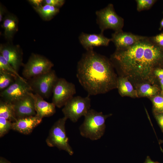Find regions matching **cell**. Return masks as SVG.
I'll use <instances>...</instances> for the list:
<instances>
[{
    "label": "cell",
    "mask_w": 163,
    "mask_h": 163,
    "mask_svg": "<svg viewBox=\"0 0 163 163\" xmlns=\"http://www.w3.org/2000/svg\"><path fill=\"white\" fill-rule=\"evenodd\" d=\"M76 77L89 95L105 93L117 88V78L112 62L93 50L82 55L77 64Z\"/></svg>",
    "instance_id": "6da1fadb"
},
{
    "label": "cell",
    "mask_w": 163,
    "mask_h": 163,
    "mask_svg": "<svg viewBox=\"0 0 163 163\" xmlns=\"http://www.w3.org/2000/svg\"><path fill=\"white\" fill-rule=\"evenodd\" d=\"M162 57V50L147 37L128 49L116 50L111 58L127 75L146 79L150 78L155 66Z\"/></svg>",
    "instance_id": "7a4b0ae2"
},
{
    "label": "cell",
    "mask_w": 163,
    "mask_h": 163,
    "mask_svg": "<svg viewBox=\"0 0 163 163\" xmlns=\"http://www.w3.org/2000/svg\"><path fill=\"white\" fill-rule=\"evenodd\" d=\"M111 115H104L102 112L91 109L84 116V121L79 127L81 135L93 141L100 139L105 133L106 120Z\"/></svg>",
    "instance_id": "3957f363"
},
{
    "label": "cell",
    "mask_w": 163,
    "mask_h": 163,
    "mask_svg": "<svg viewBox=\"0 0 163 163\" xmlns=\"http://www.w3.org/2000/svg\"><path fill=\"white\" fill-rule=\"evenodd\" d=\"M67 119L64 117L54 123L50 129L46 142L49 146L56 147L59 150L65 151L72 155L74 152L69 143L65 129Z\"/></svg>",
    "instance_id": "277c9868"
},
{
    "label": "cell",
    "mask_w": 163,
    "mask_h": 163,
    "mask_svg": "<svg viewBox=\"0 0 163 163\" xmlns=\"http://www.w3.org/2000/svg\"><path fill=\"white\" fill-rule=\"evenodd\" d=\"M58 78L55 71L51 69L29 80L27 82L33 91L42 97L48 98L53 93Z\"/></svg>",
    "instance_id": "5b68a950"
},
{
    "label": "cell",
    "mask_w": 163,
    "mask_h": 163,
    "mask_svg": "<svg viewBox=\"0 0 163 163\" xmlns=\"http://www.w3.org/2000/svg\"><path fill=\"white\" fill-rule=\"evenodd\" d=\"M91 106L90 95L85 97L74 96L64 105L62 111L64 117L75 123L85 116L91 109Z\"/></svg>",
    "instance_id": "8992f818"
},
{
    "label": "cell",
    "mask_w": 163,
    "mask_h": 163,
    "mask_svg": "<svg viewBox=\"0 0 163 163\" xmlns=\"http://www.w3.org/2000/svg\"><path fill=\"white\" fill-rule=\"evenodd\" d=\"M53 66V62L46 57L32 53L23 65L22 74L24 78L29 80L50 71Z\"/></svg>",
    "instance_id": "52a82bcc"
},
{
    "label": "cell",
    "mask_w": 163,
    "mask_h": 163,
    "mask_svg": "<svg viewBox=\"0 0 163 163\" xmlns=\"http://www.w3.org/2000/svg\"><path fill=\"white\" fill-rule=\"evenodd\" d=\"M96 14L101 32L109 29L115 32L122 30L124 20L116 13L113 4H109L105 8L96 11Z\"/></svg>",
    "instance_id": "ba28073f"
},
{
    "label": "cell",
    "mask_w": 163,
    "mask_h": 163,
    "mask_svg": "<svg viewBox=\"0 0 163 163\" xmlns=\"http://www.w3.org/2000/svg\"><path fill=\"white\" fill-rule=\"evenodd\" d=\"M76 93L75 85L63 78H58L53 91L52 103L60 108L66 104Z\"/></svg>",
    "instance_id": "9c48e42d"
},
{
    "label": "cell",
    "mask_w": 163,
    "mask_h": 163,
    "mask_svg": "<svg viewBox=\"0 0 163 163\" xmlns=\"http://www.w3.org/2000/svg\"><path fill=\"white\" fill-rule=\"evenodd\" d=\"M32 91L25 79L18 77L13 84L1 91L0 96L1 99L13 104Z\"/></svg>",
    "instance_id": "30bf717a"
},
{
    "label": "cell",
    "mask_w": 163,
    "mask_h": 163,
    "mask_svg": "<svg viewBox=\"0 0 163 163\" xmlns=\"http://www.w3.org/2000/svg\"><path fill=\"white\" fill-rule=\"evenodd\" d=\"M0 53L17 72L24 65L22 62L23 51L19 45H14L8 42L1 44Z\"/></svg>",
    "instance_id": "8fae6325"
},
{
    "label": "cell",
    "mask_w": 163,
    "mask_h": 163,
    "mask_svg": "<svg viewBox=\"0 0 163 163\" xmlns=\"http://www.w3.org/2000/svg\"><path fill=\"white\" fill-rule=\"evenodd\" d=\"M147 37L134 34L123 30L115 32L112 35L111 41L114 43L116 50H123L128 49L139 41Z\"/></svg>",
    "instance_id": "7c38bea8"
},
{
    "label": "cell",
    "mask_w": 163,
    "mask_h": 163,
    "mask_svg": "<svg viewBox=\"0 0 163 163\" xmlns=\"http://www.w3.org/2000/svg\"><path fill=\"white\" fill-rule=\"evenodd\" d=\"M30 93L12 104L17 120L36 115L34 100Z\"/></svg>",
    "instance_id": "4fadbf2b"
},
{
    "label": "cell",
    "mask_w": 163,
    "mask_h": 163,
    "mask_svg": "<svg viewBox=\"0 0 163 163\" xmlns=\"http://www.w3.org/2000/svg\"><path fill=\"white\" fill-rule=\"evenodd\" d=\"M79 39L87 51L92 50L96 46H107L111 41V39L105 37L102 32L98 34L82 33L79 36Z\"/></svg>",
    "instance_id": "5bb4252c"
},
{
    "label": "cell",
    "mask_w": 163,
    "mask_h": 163,
    "mask_svg": "<svg viewBox=\"0 0 163 163\" xmlns=\"http://www.w3.org/2000/svg\"><path fill=\"white\" fill-rule=\"evenodd\" d=\"M42 119L36 115L17 119L12 122V129L23 134H28L41 123Z\"/></svg>",
    "instance_id": "9a60e30c"
},
{
    "label": "cell",
    "mask_w": 163,
    "mask_h": 163,
    "mask_svg": "<svg viewBox=\"0 0 163 163\" xmlns=\"http://www.w3.org/2000/svg\"><path fill=\"white\" fill-rule=\"evenodd\" d=\"M30 94L34 100L37 116L43 118L51 116L55 113L56 106L53 103L46 101L37 94L31 92Z\"/></svg>",
    "instance_id": "2e32d148"
},
{
    "label": "cell",
    "mask_w": 163,
    "mask_h": 163,
    "mask_svg": "<svg viewBox=\"0 0 163 163\" xmlns=\"http://www.w3.org/2000/svg\"><path fill=\"white\" fill-rule=\"evenodd\" d=\"M2 22V27L4 29V37L8 42L11 43L14 35L18 31V19L14 14L7 13Z\"/></svg>",
    "instance_id": "e0dca14e"
},
{
    "label": "cell",
    "mask_w": 163,
    "mask_h": 163,
    "mask_svg": "<svg viewBox=\"0 0 163 163\" xmlns=\"http://www.w3.org/2000/svg\"><path fill=\"white\" fill-rule=\"evenodd\" d=\"M117 88L120 94L122 96L133 97L138 96L137 91L134 89L131 83L125 77H120L117 78Z\"/></svg>",
    "instance_id": "ac0fdd59"
},
{
    "label": "cell",
    "mask_w": 163,
    "mask_h": 163,
    "mask_svg": "<svg viewBox=\"0 0 163 163\" xmlns=\"http://www.w3.org/2000/svg\"><path fill=\"white\" fill-rule=\"evenodd\" d=\"M41 18L45 21L51 20L59 11V8L49 5H44L37 7H33Z\"/></svg>",
    "instance_id": "d6986e66"
},
{
    "label": "cell",
    "mask_w": 163,
    "mask_h": 163,
    "mask_svg": "<svg viewBox=\"0 0 163 163\" xmlns=\"http://www.w3.org/2000/svg\"><path fill=\"white\" fill-rule=\"evenodd\" d=\"M0 117L4 118L12 122L17 120L12 104L0 99Z\"/></svg>",
    "instance_id": "ffe728a7"
},
{
    "label": "cell",
    "mask_w": 163,
    "mask_h": 163,
    "mask_svg": "<svg viewBox=\"0 0 163 163\" xmlns=\"http://www.w3.org/2000/svg\"><path fill=\"white\" fill-rule=\"evenodd\" d=\"M18 77L14 74L0 70V90L2 91L13 84Z\"/></svg>",
    "instance_id": "44dd1931"
},
{
    "label": "cell",
    "mask_w": 163,
    "mask_h": 163,
    "mask_svg": "<svg viewBox=\"0 0 163 163\" xmlns=\"http://www.w3.org/2000/svg\"><path fill=\"white\" fill-rule=\"evenodd\" d=\"M138 96L151 97L155 95L158 91L157 88L148 83L141 85L137 91Z\"/></svg>",
    "instance_id": "7402d4cb"
},
{
    "label": "cell",
    "mask_w": 163,
    "mask_h": 163,
    "mask_svg": "<svg viewBox=\"0 0 163 163\" xmlns=\"http://www.w3.org/2000/svg\"><path fill=\"white\" fill-rule=\"evenodd\" d=\"M0 70L9 72L16 75L18 78L24 79L17 72L8 62L0 54Z\"/></svg>",
    "instance_id": "603a6c76"
},
{
    "label": "cell",
    "mask_w": 163,
    "mask_h": 163,
    "mask_svg": "<svg viewBox=\"0 0 163 163\" xmlns=\"http://www.w3.org/2000/svg\"><path fill=\"white\" fill-rule=\"evenodd\" d=\"M12 123L11 121L2 117H0V137H2L12 129Z\"/></svg>",
    "instance_id": "cb8c5ba5"
},
{
    "label": "cell",
    "mask_w": 163,
    "mask_h": 163,
    "mask_svg": "<svg viewBox=\"0 0 163 163\" xmlns=\"http://www.w3.org/2000/svg\"><path fill=\"white\" fill-rule=\"evenodd\" d=\"M152 101L155 113H163V97L157 96L154 97Z\"/></svg>",
    "instance_id": "d4e9b609"
},
{
    "label": "cell",
    "mask_w": 163,
    "mask_h": 163,
    "mask_svg": "<svg viewBox=\"0 0 163 163\" xmlns=\"http://www.w3.org/2000/svg\"><path fill=\"white\" fill-rule=\"evenodd\" d=\"M156 1L154 0H136L137 9L140 11L150 9Z\"/></svg>",
    "instance_id": "484cf974"
},
{
    "label": "cell",
    "mask_w": 163,
    "mask_h": 163,
    "mask_svg": "<svg viewBox=\"0 0 163 163\" xmlns=\"http://www.w3.org/2000/svg\"><path fill=\"white\" fill-rule=\"evenodd\" d=\"M149 38L153 43L162 50L163 48V32L154 37Z\"/></svg>",
    "instance_id": "4316f807"
},
{
    "label": "cell",
    "mask_w": 163,
    "mask_h": 163,
    "mask_svg": "<svg viewBox=\"0 0 163 163\" xmlns=\"http://www.w3.org/2000/svg\"><path fill=\"white\" fill-rule=\"evenodd\" d=\"M65 2L64 0H44L43 4L50 5L59 9L64 4Z\"/></svg>",
    "instance_id": "83f0119b"
},
{
    "label": "cell",
    "mask_w": 163,
    "mask_h": 163,
    "mask_svg": "<svg viewBox=\"0 0 163 163\" xmlns=\"http://www.w3.org/2000/svg\"><path fill=\"white\" fill-rule=\"evenodd\" d=\"M155 117L163 133V113H155Z\"/></svg>",
    "instance_id": "f1b7e54d"
},
{
    "label": "cell",
    "mask_w": 163,
    "mask_h": 163,
    "mask_svg": "<svg viewBox=\"0 0 163 163\" xmlns=\"http://www.w3.org/2000/svg\"><path fill=\"white\" fill-rule=\"evenodd\" d=\"M43 0H29L28 2L33 7H37L43 5Z\"/></svg>",
    "instance_id": "f546056e"
},
{
    "label": "cell",
    "mask_w": 163,
    "mask_h": 163,
    "mask_svg": "<svg viewBox=\"0 0 163 163\" xmlns=\"http://www.w3.org/2000/svg\"><path fill=\"white\" fill-rule=\"evenodd\" d=\"M6 8L2 4H0V22L2 21L3 19L6 14Z\"/></svg>",
    "instance_id": "4dcf8cb0"
},
{
    "label": "cell",
    "mask_w": 163,
    "mask_h": 163,
    "mask_svg": "<svg viewBox=\"0 0 163 163\" xmlns=\"http://www.w3.org/2000/svg\"><path fill=\"white\" fill-rule=\"evenodd\" d=\"M154 73L159 79H163V69H157L154 71Z\"/></svg>",
    "instance_id": "1f68e13d"
},
{
    "label": "cell",
    "mask_w": 163,
    "mask_h": 163,
    "mask_svg": "<svg viewBox=\"0 0 163 163\" xmlns=\"http://www.w3.org/2000/svg\"><path fill=\"white\" fill-rule=\"evenodd\" d=\"M144 163H160L157 161H153L149 156H147L145 160Z\"/></svg>",
    "instance_id": "d6a6232c"
},
{
    "label": "cell",
    "mask_w": 163,
    "mask_h": 163,
    "mask_svg": "<svg viewBox=\"0 0 163 163\" xmlns=\"http://www.w3.org/2000/svg\"><path fill=\"white\" fill-rule=\"evenodd\" d=\"M0 163H11L8 160L2 157L0 158Z\"/></svg>",
    "instance_id": "836d02e7"
},
{
    "label": "cell",
    "mask_w": 163,
    "mask_h": 163,
    "mask_svg": "<svg viewBox=\"0 0 163 163\" xmlns=\"http://www.w3.org/2000/svg\"><path fill=\"white\" fill-rule=\"evenodd\" d=\"M160 82L161 85L162 90L163 92V79H160Z\"/></svg>",
    "instance_id": "e575fe53"
},
{
    "label": "cell",
    "mask_w": 163,
    "mask_h": 163,
    "mask_svg": "<svg viewBox=\"0 0 163 163\" xmlns=\"http://www.w3.org/2000/svg\"><path fill=\"white\" fill-rule=\"evenodd\" d=\"M162 28H163V19L161 22L160 29H161Z\"/></svg>",
    "instance_id": "d590c367"
},
{
    "label": "cell",
    "mask_w": 163,
    "mask_h": 163,
    "mask_svg": "<svg viewBox=\"0 0 163 163\" xmlns=\"http://www.w3.org/2000/svg\"><path fill=\"white\" fill-rule=\"evenodd\" d=\"M160 143H163V140H160Z\"/></svg>",
    "instance_id": "8d00e7d4"
}]
</instances>
